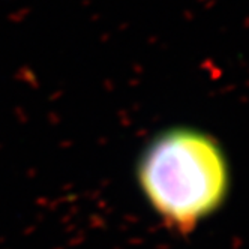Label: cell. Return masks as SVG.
<instances>
[{"mask_svg": "<svg viewBox=\"0 0 249 249\" xmlns=\"http://www.w3.org/2000/svg\"><path fill=\"white\" fill-rule=\"evenodd\" d=\"M137 182L164 224L188 234L225 201L230 168L215 138L177 126L158 134L141 152Z\"/></svg>", "mask_w": 249, "mask_h": 249, "instance_id": "1", "label": "cell"}]
</instances>
